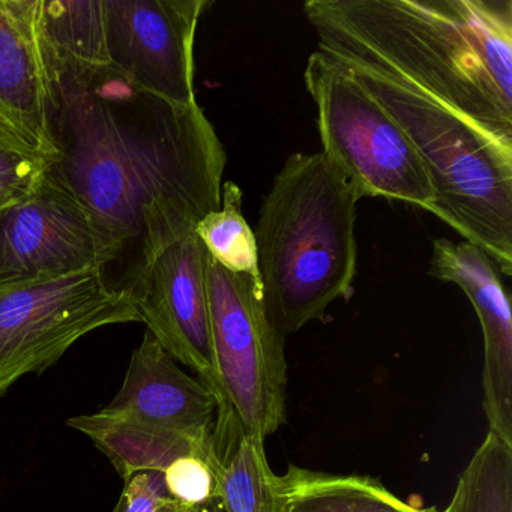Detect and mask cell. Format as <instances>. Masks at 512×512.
I'll return each mask as SVG.
<instances>
[{"mask_svg": "<svg viewBox=\"0 0 512 512\" xmlns=\"http://www.w3.org/2000/svg\"><path fill=\"white\" fill-rule=\"evenodd\" d=\"M43 43L46 176L89 215L106 280L130 260L131 286L149 250L220 209L226 151L199 104L176 106L110 65L82 64Z\"/></svg>", "mask_w": 512, "mask_h": 512, "instance_id": "6da1fadb", "label": "cell"}, {"mask_svg": "<svg viewBox=\"0 0 512 512\" xmlns=\"http://www.w3.org/2000/svg\"><path fill=\"white\" fill-rule=\"evenodd\" d=\"M319 52L416 89L512 145L511 0H310Z\"/></svg>", "mask_w": 512, "mask_h": 512, "instance_id": "7a4b0ae2", "label": "cell"}, {"mask_svg": "<svg viewBox=\"0 0 512 512\" xmlns=\"http://www.w3.org/2000/svg\"><path fill=\"white\" fill-rule=\"evenodd\" d=\"M361 199L323 152L290 155L275 176L254 236L263 304L284 338L352 295Z\"/></svg>", "mask_w": 512, "mask_h": 512, "instance_id": "3957f363", "label": "cell"}, {"mask_svg": "<svg viewBox=\"0 0 512 512\" xmlns=\"http://www.w3.org/2000/svg\"><path fill=\"white\" fill-rule=\"evenodd\" d=\"M340 65L409 137L433 188L431 214L511 277L512 145L416 89L367 68Z\"/></svg>", "mask_w": 512, "mask_h": 512, "instance_id": "277c9868", "label": "cell"}, {"mask_svg": "<svg viewBox=\"0 0 512 512\" xmlns=\"http://www.w3.org/2000/svg\"><path fill=\"white\" fill-rule=\"evenodd\" d=\"M317 109L323 154L361 197L400 200L433 212L434 193L398 122L343 65L314 52L304 73Z\"/></svg>", "mask_w": 512, "mask_h": 512, "instance_id": "5b68a950", "label": "cell"}, {"mask_svg": "<svg viewBox=\"0 0 512 512\" xmlns=\"http://www.w3.org/2000/svg\"><path fill=\"white\" fill-rule=\"evenodd\" d=\"M206 287L221 388L215 421L235 419L265 442L286 422V338L247 275L233 274L209 256Z\"/></svg>", "mask_w": 512, "mask_h": 512, "instance_id": "8992f818", "label": "cell"}, {"mask_svg": "<svg viewBox=\"0 0 512 512\" xmlns=\"http://www.w3.org/2000/svg\"><path fill=\"white\" fill-rule=\"evenodd\" d=\"M140 322L130 290L101 271L0 287V397L23 376L52 367L95 329Z\"/></svg>", "mask_w": 512, "mask_h": 512, "instance_id": "52a82bcc", "label": "cell"}, {"mask_svg": "<svg viewBox=\"0 0 512 512\" xmlns=\"http://www.w3.org/2000/svg\"><path fill=\"white\" fill-rule=\"evenodd\" d=\"M209 254L196 232L143 256L130 286L140 322L176 362L221 400L220 376L212 341L206 268Z\"/></svg>", "mask_w": 512, "mask_h": 512, "instance_id": "ba28073f", "label": "cell"}, {"mask_svg": "<svg viewBox=\"0 0 512 512\" xmlns=\"http://www.w3.org/2000/svg\"><path fill=\"white\" fill-rule=\"evenodd\" d=\"M208 0H104L109 65L176 106L196 104L194 41Z\"/></svg>", "mask_w": 512, "mask_h": 512, "instance_id": "9c48e42d", "label": "cell"}, {"mask_svg": "<svg viewBox=\"0 0 512 512\" xmlns=\"http://www.w3.org/2000/svg\"><path fill=\"white\" fill-rule=\"evenodd\" d=\"M85 209L44 176L29 196L0 209V287L101 271Z\"/></svg>", "mask_w": 512, "mask_h": 512, "instance_id": "30bf717a", "label": "cell"}, {"mask_svg": "<svg viewBox=\"0 0 512 512\" xmlns=\"http://www.w3.org/2000/svg\"><path fill=\"white\" fill-rule=\"evenodd\" d=\"M217 410V400L205 383L185 373L146 331L131 356L122 388L100 412L142 430L209 449Z\"/></svg>", "mask_w": 512, "mask_h": 512, "instance_id": "8fae6325", "label": "cell"}, {"mask_svg": "<svg viewBox=\"0 0 512 512\" xmlns=\"http://www.w3.org/2000/svg\"><path fill=\"white\" fill-rule=\"evenodd\" d=\"M430 275L463 290L475 308L484 337L485 416L491 433L512 448L511 301L493 260L470 242L436 239Z\"/></svg>", "mask_w": 512, "mask_h": 512, "instance_id": "7c38bea8", "label": "cell"}, {"mask_svg": "<svg viewBox=\"0 0 512 512\" xmlns=\"http://www.w3.org/2000/svg\"><path fill=\"white\" fill-rule=\"evenodd\" d=\"M41 0H0V118L52 157Z\"/></svg>", "mask_w": 512, "mask_h": 512, "instance_id": "4fadbf2b", "label": "cell"}, {"mask_svg": "<svg viewBox=\"0 0 512 512\" xmlns=\"http://www.w3.org/2000/svg\"><path fill=\"white\" fill-rule=\"evenodd\" d=\"M208 464L223 512H284L280 475L269 466L265 442L233 419L215 422Z\"/></svg>", "mask_w": 512, "mask_h": 512, "instance_id": "5bb4252c", "label": "cell"}, {"mask_svg": "<svg viewBox=\"0 0 512 512\" xmlns=\"http://www.w3.org/2000/svg\"><path fill=\"white\" fill-rule=\"evenodd\" d=\"M284 512H439L410 505L379 479L293 466L280 476Z\"/></svg>", "mask_w": 512, "mask_h": 512, "instance_id": "9a60e30c", "label": "cell"}, {"mask_svg": "<svg viewBox=\"0 0 512 512\" xmlns=\"http://www.w3.org/2000/svg\"><path fill=\"white\" fill-rule=\"evenodd\" d=\"M67 424L86 434L109 457L124 481L136 473H163L170 463L187 455L208 461L211 451L188 440L142 430L101 412L76 416Z\"/></svg>", "mask_w": 512, "mask_h": 512, "instance_id": "2e32d148", "label": "cell"}, {"mask_svg": "<svg viewBox=\"0 0 512 512\" xmlns=\"http://www.w3.org/2000/svg\"><path fill=\"white\" fill-rule=\"evenodd\" d=\"M47 46L82 64L109 65L104 0H41Z\"/></svg>", "mask_w": 512, "mask_h": 512, "instance_id": "e0dca14e", "label": "cell"}, {"mask_svg": "<svg viewBox=\"0 0 512 512\" xmlns=\"http://www.w3.org/2000/svg\"><path fill=\"white\" fill-rule=\"evenodd\" d=\"M209 256L233 274L247 275L263 293L254 230L242 214V191L235 182H223L221 206L194 229Z\"/></svg>", "mask_w": 512, "mask_h": 512, "instance_id": "ac0fdd59", "label": "cell"}, {"mask_svg": "<svg viewBox=\"0 0 512 512\" xmlns=\"http://www.w3.org/2000/svg\"><path fill=\"white\" fill-rule=\"evenodd\" d=\"M50 157L0 118V209L29 196L46 176Z\"/></svg>", "mask_w": 512, "mask_h": 512, "instance_id": "d6986e66", "label": "cell"}, {"mask_svg": "<svg viewBox=\"0 0 512 512\" xmlns=\"http://www.w3.org/2000/svg\"><path fill=\"white\" fill-rule=\"evenodd\" d=\"M163 478L170 496L185 505L202 508L217 499L214 472L203 458H178L167 466Z\"/></svg>", "mask_w": 512, "mask_h": 512, "instance_id": "ffe728a7", "label": "cell"}, {"mask_svg": "<svg viewBox=\"0 0 512 512\" xmlns=\"http://www.w3.org/2000/svg\"><path fill=\"white\" fill-rule=\"evenodd\" d=\"M202 508L173 499L164 485L163 473L142 472L125 479L112 512H199Z\"/></svg>", "mask_w": 512, "mask_h": 512, "instance_id": "44dd1931", "label": "cell"}, {"mask_svg": "<svg viewBox=\"0 0 512 512\" xmlns=\"http://www.w3.org/2000/svg\"><path fill=\"white\" fill-rule=\"evenodd\" d=\"M454 512H512V499L503 491H476L458 500Z\"/></svg>", "mask_w": 512, "mask_h": 512, "instance_id": "7402d4cb", "label": "cell"}, {"mask_svg": "<svg viewBox=\"0 0 512 512\" xmlns=\"http://www.w3.org/2000/svg\"><path fill=\"white\" fill-rule=\"evenodd\" d=\"M199 512H223V508H221L220 502H218V499L212 500L211 503H208V505L203 506L202 509H200Z\"/></svg>", "mask_w": 512, "mask_h": 512, "instance_id": "603a6c76", "label": "cell"}, {"mask_svg": "<svg viewBox=\"0 0 512 512\" xmlns=\"http://www.w3.org/2000/svg\"><path fill=\"white\" fill-rule=\"evenodd\" d=\"M439 512H451V509L446 508V509H443V511H439Z\"/></svg>", "mask_w": 512, "mask_h": 512, "instance_id": "cb8c5ba5", "label": "cell"}]
</instances>
